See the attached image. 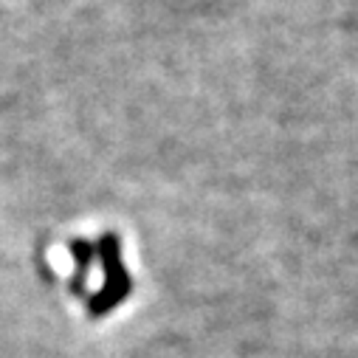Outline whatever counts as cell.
I'll return each mask as SVG.
<instances>
[{"label":"cell","instance_id":"6da1fadb","mask_svg":"<svg viewBox=\"0 0 358 358\" xmlns=\"http://www.w3.org/2000/svg\"><path fill=\"white\" fill-rule=\"evenodd\" d=\"M99 257H102V268H105V285L102 291L91 299V313L99 316V313H108L110 308H116L133 288V280L130 274L124 271L122 265V245H119V237L116 234H102L99 237Z\"/></svg>","mask_w":358,"mask_h":358},{"label":"cell","instance_id":"7a4b0ae2","mask_svg":"<svg viewBox=\"0 0 358 358\" xmlns=\"http://www.w3.org/2000/svg\"><path fill=\"white\" fill-rule=\"evenodd\" d=\"M71 251H73V257H76V288H79L82 280L87 277V268H91L94 245L85 243V240H73V243H71Z\"/></svg>","mask_w":358,"mask_h":358}]
</instances>
